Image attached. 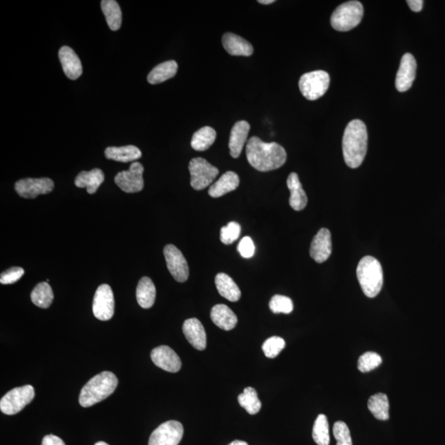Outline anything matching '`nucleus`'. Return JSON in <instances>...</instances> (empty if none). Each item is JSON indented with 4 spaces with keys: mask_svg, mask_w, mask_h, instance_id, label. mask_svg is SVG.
<instances>
[{
    "mask_svg": "<svg viewBox=\"0 0 445 445\" xmlns=\"http://www.w3.org/2000/svg\"><path fill=\"white\" fill-rule=\"evenodd\" d=\"M118 385V379L112 372L104 371L97 374L85 384L79 395V404L89 407L108 398Z\"/></svg>",
    "mask_w": 445,
    "mask_h": 445,
    "instance_id": "nucleus-3",
    "label": "nucleus"
},
{
    "mask_svg": "<svg viewBox=\"0 0 445 445\" xmlns=\"http://www.w3.org/2000/svg\"><path fill=\"white\" fill-rule=\"evenodd\" d=\"M183 331L188 342L198 351H204L207 344L202 323L197 318H190L183 323Z\"/></svg>",
    "mask_w": 445,
    "mask_h": 445,
    "instance_id": "nucleus-18",
    "label": "nucleus"
},
{
    "mask_svg": "<svg viewBox=\"0 0 445 445\" xmlns=\"http://www.w3.org/2000/svg\"><path fill=\"white\" fill-rule=\"evenodd\" d=\"M368 408L376 419H390V402L386 394H377L370 396L368 400Z\"/></svg>",
    "mask_w": 445,
    "mask_h": 445,
    "instance_id": "nucleus-30",
    "label": "nucleus"
},
{
    "mask_svg": "<svg viewBox=\"0 0 445 445\" xmlns=\"http://www.w3.org/2000/svg\"><path fill=\"white\" fill-rule=\"evenodd\" d=\"M250 125L248 121L240 120L234 124L230 133L229 147L230 155L234 159L240 157L248 140Z\"/></svg>",
    "mask_w": 445,
    "mask_h": 445,
    "instance_id": "nucleus-19",
    "label": "nucleus"
},
{
    "mask_svg": "<svg viewBox=\"0 0 445 445\" xmlns=\"http://www.w3.org/2000/svg\"><path fill=\"white\" fill-rule=\"evenodd\" d=\"M54 187V181L48 177L25 178L15 183V191L21 197L34 199L39 195L51 192Z\"/></svg>",
    "mask_w": 445,
    "mask_h": 445,
    "instance_id": "nucleus-11",
    "label": "nucleus"
},
{
    "mask_svg": "<svg viewBox=\"0 0 445 445\" xmlns=\"http://www.w3.org/2000/svg\"><path fill=\"white\" fill-rule=\"evenodd\" d=\"M31 299L36 306L42 307V309H47L53 302V291L47 282H40L32 290Z\"/></svg>",
    "mask_w": 445,
    "mask_h": 445,
    "instance_id": "nucleus-32",
    "label": "nucleus"
},
{
    "mask_svg": "<svg viewBox=\"0 0 445 445\" xmlns=\"http://www.w3.org/2000/svg\"><path fill=\"white\" fill-rule=\"evenodd\" d=\"M210 318L214 325L225 331L233 329L238 323L236 314L225 305L214 306L210 312Z\"/></svg>",
    "mask_w": 445,
    "mask_h": 445,
    "instance_id": "nucleus-22",
    "label": "nucleus"
},
{
    "mask_svg": "<svg viewBox=\"0 0 445 445\" xmlns=\"http://www.w3.org/2000/svg\"><path fill=\"white\" fill-rule=\"evenodd\" d=\"M285 346V340L279 337H272L267 339L263 343L262 351L267 358H276Z\"/></svg>",
    "mask_w": 445,
    "mask_h": 445,
    "instance_id": "nucleus-37",
    "label": "nucleus"
},
{
    "mask_svg": "<svg viewBox=\"0 0 445 445\" xmlns=\"http://www.w3.org/2000/svg\"><path fill=\"white\" fill-rule=\"evenodd\" d=\"M151 359L156 366L170 373H177L181 368L179 356L167 346L155 348L151 351Z\"/></svg>",
    "mask_w": 445,
    "mask_h": 445,
    "instance_id": "nucleus-15",
    "label": "nucleus"
},
{
    "mask_svg": "<svg viewBox=\"0 0 445 445\" xmlns=\"http://www.w3.org/2000/svg\"><path fill=\"white\" fill-rule=\"evenodd\" d=\"M287 187L290 192V205L296 212H301L306 207L307 197L303 191L302 184L297 173H291L287 179Z\"/></svg>",
    "mask_w": 445,
    "mask_h": 445,
    "instance_id": "nucleus-21",
    "label": "nucleus"
},
{
    "mask_svg": "<svg viewBox=\"0 0 445 445\" xmlns=\"http://www.w3.org/2000/svg\"><path fill=\"white\" fill-rule=\"evenodd\" d=\"M246 159L255 169L269 172L282 167L287 159L285 149L276 143H266L258 137L249 139L246 147Z\"/></svg>",
    "mask_w": 445,
    "mask_h": 445,
    "instance_id": "nucleus-1",
    "label": "nucleus"
},
{
    "mask_svg": "<svg viewBox=\"0 0 445 445\" xmlns=\"http://www.w3.org/2000/svg\"><path fill=\"white\" fill-rule=\"evenodd\" d=\"M331 236L329 229L322 228L312 241L310 246V256L318 263H323L331 256Z\"/></svg>",
    "mask_w": 445,
    "mask_h": 445,
    "instance_id": "nucleus-16",
    "label": "nucleus"
},
{
    "mask_svg": "<svg viewBox=\"0 0 445 445\" xmlns=\"http://www.w3.org/2000/svg\"><path fill=\"white\" fill-rule=\"evenodd\" d=\"M94 445H109V444L103 442V441H100V442L96 443Z\"/></svg>",
    "mask_w": 445,
    "mask_h": 445,
    "instance_id": "nucleus-46",
    "label": "nucleus"
},
{
    "mask_svg": "<svg viewBox=\"0 0 445 445\" xmlns=\"http://www.w3.org/2000/svg\"><path fill=\"white\" fill-rule=\"evenodd\" d=\"M183 424L177 420H168L152 433L149 445H178L183 439Z\"/></svg>",
    "mask_w": 445,
    "mask_h": 445,
    "instance_id": "nucleus-9",
    "label": "nucleus"
},
{
    "mask_svg": "<svg viewBox=\"0 0 445 445\" xmlns=\"http://www.w3.org/2000/svg\"><path fill=\"white\" fill-rule=\"evenodd\" d=\"M59 59L64 74L72 80L78 79L83 74V66L79 56L72 48L62 47L59 51Z\"/></svg>",
    "mask_w": 445,
    "mask_h": 445,
    "instance_id": "nucleus-17",
    "label": "nucleus"
},
{
    "mask_svg": "<svg viewBox=\"0 0 445 445\" xmlns=\"http://www.w3.org/2000/svg\"><path fill=\"white\" fill-rule=\"evenodd\" d=\"M270 309L274 314H289L294 309L293 301L284 295L277 294L270 299Z\"/></svg>",
    "mask_w": 445,
    "mask_h": 445,
    "instance_id": "nucleus-35",
    "label": "nucleus"
},
{
    "mask_svg": "<svg viewBox=\"0 0 445 445\" xmlns=\"http://www.w3.org/2000/svg\"><path fill=\"white\" fill-rule=\"evenodd\" d=\"M24 270L21 267H12L8 269L0 277V283L3 285H10L17 282L23 277Z\"/></svg>",
    "mask_w": 445,
    "mask_h": 445,
    "instance_id": "nucleus-40",
    "label": "nucleus"
},
{
    "mask_svg": "<svg viewBox=\"0 0 445 445\" xmlns=\"http://www.w3.org/2000/svg\"><path fill=\"white\" fill-rule=\"evenodd\" d=\"M364 15L362 3L348 1L339 5L331 14V24L335 30L348 31L361 23Z\"/></svg>",
    "mask_w": 445,
    "mask_h": 445,
    "instance_id": "nucleus-5",
    "label": "nucleus"
},
{
    "mask_svg": "<svg viewBox=\"0 0 445 445\" xmlns=\"http://www.w3.org/2000/svg\"><path fill=\"white\" fill-rule=\"evenodd\" d=\"M240 180L238 174L229 171L222 174L220 179L216 181L209 189V195L213 198L225 196V194L236 191L240 186Z\"/></svg>",
    "mask_w": 445,
    "mask_h": 445,
    "instance_id": "nucleus-23",
    "label": "nucleus"
},
{
    "mask_svg": "<svg viewBox=\"0 0 445 445\" xmlns=\"http://www.w3.org/2000/svg\"><path fill=\"white\" fill-rule=\"evenodd\" d=\"M178 70L177 63L174 60H168L153 68L148 75V82L151 84H159L165 82L176 75Z\"/></svg>",
    "mask_w": 445,
    "mask_h": 445,
    "instance_id": "nucleus-28",
    "label": "nucleus"
},
{
    "mask_svg": "<svg viewBox=\"0 0 445 445\" xmlns=\"http://www.w3.org/2000/svg\"><path fill=\"white\" fill-rule=\"evenodd\" d=\"M105 156L108 160L128 163L140 159L142 153L139 148L134 145H127L123 147H108L105 151Z\"/></svg>",
    "mask_w": 445,
    "mask_h": 445,
    "instance_id": "nucleus-27",
    "label": "nucleus"
},
{
    "mask_svg": "<svg viewBox=\"0 0 445 445\" xmlns=\"http://www.w3.org/2000/svg\"><path fill=\"white\" fill-rule=\"evenodd\" d=\"M238 251L242 257H252L255 253V245L252 238L250 237L242 238L238 246Z\"/></svg>",
    "mask_w": 445,
    "mask_h": 445,
    "instance_id": "nucleus-41",
    "label": "nucleus"
},
{
    "mask_svg": "<svg viewBox=\"0 0 445 445\" xmlns=\"http://www.w3.org/2000/svg\"><path fill=\"white\" fill-rule=\"evenodd\" d=\"M330 85L329 73L323 71L306 73L299 79L301 94L309 101H315L325 95Z\"/></svg>",
    "mask_w": 445,
    "mask_h": 445,
    "instance_id": "nucleus-6",
    "label": "nucleus"
},
{
    "mask_svg": "<svg viewBox=\"0 0 445 445\" xmlns=\"http://www.w3.org/2000/svg\"><path fill=\"white\" fill-rule=\"evenodd\" d=\"M368 149V133L365 123L353 120L346 125L342 139L344 160L348 167L357 168L365 160Z\"/></svg>",
    "mask_w": 445,
    "mask_h": 445,
    "instance_id": "nucleus-2",
    "label": "nucleus"
},
{
    "mask_svg": "<svg viewBox=\"0 0 445 445\" xmlns=\"http://www.w3.org/2000/svg\"><path fill=\"white\" fill-rule=\"evenodd\" d=\"M166 263L169 272L177 282L183 283L189 277V267L187 260L177 246L168 244L164 249Z\"/></svg>",
    "mask_w": 445,
    "mask_h": 445,
    "instance_id": "nucleus-13",
    "label": "nucleus"
},
{
    "mask_svg": "<svg viewBox=\"0 0 445 445\" xmlns=\"http://www.w3.org/2000/svg\"><path fill=\"white\" fill-rule=\"evenodd\" d=\"M229 445H249L244 441L241 440H234L233 442L230 443Z\"/></svg>",
    "mask_w": 445,
    "mask_h": 445,
    "instance_id": "nucleus-44",
    "label": "nucleus"
},
{
    "mask_svg": "<svg viewBox=\"0 0 445 445\" xmlns=\"http://www.w3.org/2000/svg\"><path fill=\"white\" fill-rule=\"evenodd\" d=\"M104 173L99 168L91 171H83L76 177L75 184L79 188H87L88 194H94L104 181Z\"/></svg>",
    "mask_w": 445,
    "mask_h": 445,
    "instance_id": "nucleus-24",
    "label": "nucleus"
},
{
    "mask_svg": "<svg viewBox=\"0 0 445 445\" xmlns=\"http://www.w3.org/2000/svg\"><path fill=\"white\" fill-rule=\"evenodd\" d=\"M216 140V131L212 127H202L192 136L191 145L196 151H205L214 143Z\"/></svg>",
    "mask_w": 445,
    "mask_h": 445,
    "instance_id": "nucleus-31",
    "label": "nucleus"
},
{
    "mask_svg": "<svg viewBox=\"0 0 445 445\" xmlns=\"http://www.w3.org/2000/svg\"><path fill=\"white\" fill-rule=\"evenodd\" d=\"M35 398L34 387L25 385L15 387L3 396L0 400V410L5 415H15L31 403Z\"/></svg>",
    "mask_w": 445,
    "mask_h": 445,
    "instance_id": "nucleus-7",
    "label": "nucleus"
},
{
    "mask_svg": "<svg viewBox=\"0 0 445 445\" xmlns=\"http://www.w3.org/2000/svg\"><path fill=\"white\" fill-rule=\"evenodd\" d=\"M356 274L364 294L369 298L377 296L383 284L382 266L377 259L370 256L363 257Z\"/></svg>",
    "mask_w": 445,
    "mask_h": 445,
    "instance_id": "nucleus-4",
    "label": "nucleus"
},
{
    "mask_svg": "<svg viewBox=\"0 0 445 445\" xmlns=\"http://www.w3.org/2000/svg\"><path fill=\"white\" fill-rule=\"evenodd\" d=\"M407 3L410 9L416 13L422 11L424 5L423 0H409Z\"/></svg>",
    "mask_w": 445,
    "mask_h": 445,
    "instance_id": "nucleus-43",
    "label": "nucleus"
},
{
    "mask_svg": "<svg viewBox=\"0 0 445 445\" xmlns=\"http://www.w3.org/2000/svg\"><path fill=\"white\" fill-rule=\"evenodd\" d=\"M222 43L226 51L231 55L250 56L253 53V47L248 40L231 32L222 36Z\"/></svg>",
    "mask_w": 445,
    "mask_h": 445,
    "instance_id": "nucleus-20",
    "label": "nucleus"
},
{
    "mask_svg": "<svg viewBox=\"0 0 445 445\" xmlns=\"http://www.w3.org/2000/svg\"><path fill=\"white\" fill-rule=\"evenodd\" d=\"M101 7L109 28L112 31L119 30L123 23V13L118 3L115 0H103L101 2Z\"/></svg>",
    "mask_w": 445,
    "mask_h": 445,
    "instance_id": "nucleus-29",
    "label": "nucleus"
},
{
    "mask_svg": "<svg viewBox=\"0 0 445 445\" xmlns=\"http://www.w3.org/2000/svg\"><path fill=\"white\" fill-rule=\"evenodd\" d=\"M216 285L218 293L229 301L237 302L241 298V291L233 279L225 273L216 277Z\"/></svg>",
    "mask_w": 445,
    "mask_h": 445,
    "instance_id": "nucleus-26",
    "label": "nucleus"
},
{
    "mask_svg": "<svg viewBox=\"0 0 445 445\" xmlns=\"http://www.w3.org/2000/svg\"><path fill=\"white\" fill-rule=\"evenodd\" d=\"M114 310L115 299L111 287L106 284L100 285L92 303L94 316L101 321H108L114 314Z\"/></svg>",
    "mask_w": 445,
    "mask_h": 445,
    "instance_id": "nucleus-10",
    "label": "nucleus"
},
{
    "mask_svg": "<svg viewBox=\"0 0 445 445\" xmlns=\"http://www.w3.org/2000/svg\"><path fill=\"white\" fill-rule=\"evenodd\" d=\"M238 400L240 406L250 415H256L261 410L262 402L253 387H246L244 392L238 396Z\"/></svg>",
    "mask_w": 445,
    "mask_h": 445,
    "instance_id": "nucleus-33",
    "label": "nucleus"
},
{
    "mask_svg": "<svg viewBox=\"0 0 445 445\" xmlns=\"http://www.w3.org/2000/svg\"><path fill=\"white\" fill-rule=\"evenodd\" d=\"M416 66L414 55L407 53L403 56L395 81L398 91L403 92L409 90L416 79Z\"/></svg>",
    "mask_w": 445,
    "mask_h": 445,
    "instance_id": "nucleus-14",
    "label": "nucleus"
},
{
    "mask_svg": "<svg viewBox=\"0 0 445 445\" xmlns=\"http://www.w3.org/2000/svg\"><path fill=\"white\" fill-rule=\"evenodd\" d=\"M191 186L196 191L208 188L218 175V169L202 157H195L190 162Z\"/></svg>",
    "mask_w": 445,
    "mask_h": 445,
    "instance_id": "nucleus-8",
    "label": "nucleus"
},
{
    "mask_svg": "<svg viewBox=\"0 0 445 445\" xmlns=\"http://www.w3.org/2000/svg\"><path fill=\"white\" fill-rule=\"evenodd\" d=\"M241 226L237 222H230L220 230V240L225 245L232 244L240 238Z\"/></svg>",
    "mask_w": 445,
    "mask_h": 445,
    "instance_id": "nucleus-38",
    "label": "nucleus"
},
{
    "mask_svg": "<svg viewBox=\"0 0 445 445\" xmlns=\"http://www.w3.org/2000/svg\"><path fill=\"white\" fill-rule=\"evenodd\" d=\"M42 445H66L60 437L54 435H48L44 437Z\"/></svg>",
    "mask_w": 445,
    "mask_h": 445,
    "instance_id": "nucleus-42",
    "label": "nucleus"
},
{
    "mask_svg": "<svg viewBox=\"0 0 445 445\" xmlns=\"http://www.w3.org/2000/svg\"><path fill=\"white\" fill-rule=\"evenodd\" d=\"M313 439L318 445H329V424L327 416L320 414L315 420L313 429Z\"/></svg>",
    "mask_w": 445,
    "mask_h": 445,
    "instance_id": "nucleus-34",
    "label": "nucleus"
},
{
    "mask_svg": "<svg viewBox=\"0 0 445 445\" xmlns=\"http://www.w3.org/2000/svg\"><path fill=\"white\" fill-rule=\"evenodd\" d=\"M274 2V0H259L258 1L262 5H270V3H273Z\"/></svg>",
    "mask_w": 445,
    "mask_h": 445,
    "instance_id": "nucleus-45",
    "label": "nucleus"
},
{
    "mask_svg": "<svg viewBox=\"0 0 445 445\" xmlns=\"http://www.w3.org/2000/svg\"><path fill=\"white\" fill-rule=\"evenodd\" d=\"M333 435L338 441L337 445H353L349 428L345 422H338L334 424Z\"/></svg>",
    "mask_w": 445,
    "mask_h": 445,
    "instance_id": "nucleus-39",
    "label": "nucleus"
},
{
    "mask_svg": "<svg viewBox=\"0 0 445 445\" xmlns=\"http://www.w3.org/2000/svg\"><path fill=\"white\" fill-rule=\"evenodd\" d=\"M382 364V358L375 352H366L363 354L358 361V369L362 373L374 370Z\"/></svg>",
    "mask_w": 445,
    "mask_h": 445,
    "instance_id": "nucleus-36",
    "label": "nucleus"
},
{
    "mask_svg": "<svg viewBox=\"0 0 445 445\" xmlns=\"http://www.w3.org/2000/svg\"><path fill=\"white\" fill-rule=\"evenodd\" d=\"M144 167L138 162L132 163L127 171L117 173L115 183L121 191L127 193H136L142 191L144 188Z\"/></svg>",
    "mask_w": 445,
    "mask_h": 445,
    "instance_id": "nucleus-12",
    "label": "nucleus"
},
{
    "mask_svg": "<svg viewBox=\"0 0 445 445\" xmlns=\"http://www.w3.org/2000/svg\"><path fill=\"white\" fill-rule=\"evenodd\" d=\"M136 298L143 309H151L155 302L156 288L151 279L144 277L140 279L136 290Z\"/></svg>",
    "mask_w": 445,
    "mask_h": 445,
    "instance_id": "nucleus-25",
    "label": "nucleus"
}]
</instances>
